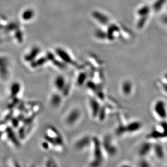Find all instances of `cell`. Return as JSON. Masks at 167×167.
<instances>
[{
	"mask_svg": "<svg viewBox=\"0 0 167 167\" xmlns=\"http://www.w3.org/2000/svg\"><path fill=\"white\" fill-rule=\"evenodd\" d=\"M21 85L19 83L15 82L12 84L11 87H10V94L12 96H15L20 92Z\"/></svg>",
	"mask_w": 167,
	"mask_h": 167,
	"instance_id": "5",
	"label": "cell"
},
{
	"mask_svg": "<svg viewBox=\"0 0 167 167\" xmlns=\"http://www.w3.org/2000/svg\"><path fill=\"white\" fill-rule=\"evenodd\" d=\"M59 55H60V56L61 57L62 60H63L64 62L66 63L69 64L70 65H72V66H75V65L76 64L75 62L74 61H72L71 57L69 56H69L68 55V54L65 53V52H64V53H61V51H60Z\"/></svg>",
	"mask_w": 167,
	"mask_h": 167,
	"instance_id": "7",
	"label": "cell"
},
{
	"mask_svg": "<svg viewBox=\"0 0 167 167\" xmlns=\"http://www.w3.org/2000/svg\"><path fill=\"white\" fill-rule=\"evenodd\" d=\"M81 116V112L78 109H74L69 112L66 118V123L69 126H72L77 123Z\"/></svg>",
	"mask_w": 167,
	"mask_h": 167,
	"instance_id": "1",
	"label": "cell"
},
{
	"mask_svg": "<svg viewBox=\"0 0 167 167\" xmlns=\"http://www.w3.org/2000/svg\"><path fill=\"white\" fill-rule=\"evenodd\" d=\"M89 142V139L88 137H83L76 142L75 148L77 150H81V149L87 147Z\"/></svg>",
	"mask_w": 167,
	"mask_h": 167,
	"instance_id": "3",
	"label": "cell"
},
{
	"mask_svg": "<svg viewBox=\"0 0 167 167\" xmlns=\"http://www.w3.org/2000/svg\"><path fill=\"white\" fill-rule=\"evenodd\" d=\"M87 78V75L84 72H81L79 74L77 77L76 83L78 85H82L83 83H84L85 81Z\"/></svg>",
	"mask_w": 167,
	"mask_h": 167,
	"instance_id": "8",
	"label": "cell"
},
{
	"mask_svg": "<svg viewBox=\"0 0 167 167\" xmlns=\"http://www.w3.org/2000/svg\"><path fill=\"white\" fill-rule=\"evenodd\" d=\"M99 104L97 101L95 100H92L90 101V106H91V109H92V114L93 116H97V113L100 109H98Z\"/></svg>",
	"mask_w": 167,
	"mask_h": 167,
	"instance_id": "6",
	"label": "cell"
},
{
	"mask_svg": "<svg viewBox=\"0 0 167 167\" xmlns=\"http://www.w3.org/2000/svg\"><path fill=\"white\" fill-rule=\"evenodd\" d=\"M67 84L66 79L63 75H59L55 78L54 85L57 92H62Z\"/></svg>",
	"mask_w": 167,
	"mask_h": 167,
	"instance_id": "2",
	"label": "cell"
},
{
	"mask_svg": "<svg viewBox=\"0 0 167 167\" xmlns=\"http://www.w3.org/2000/svg\"><path fill=\"white\" fill-rule=\"evenodd\" d=\"M62 98L58 94H54L51 96L50 102L51 105L54 107H57L61 103Z\"/></svg>",
	"mask_w": 167,
	"mask_h": 167,
	"instance_id": "4",
	"label": "cell"
}]
</instances>
